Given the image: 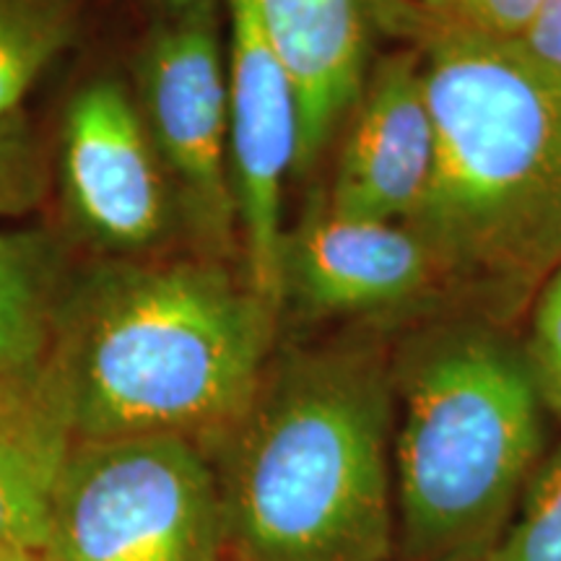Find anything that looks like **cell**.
<instances>
[{"instance_id":"8992f818","label":"cell","mask_w":561,"mask_h":561,"mask_svg":"<svg viewBox=\"0 0 561 561\" xmlns=\"http://www.w3.org/2000/svg\"><path fill=\"white\" fill-rule=\"evenodd\" d=\"M136 102L198 255L240 248L229 146V66L221 9L153 11L136 53Z\"/></svg>"},{"instance_id":"ba28073f","label":"cell","mask_w":561,"mask_h":561,"mask_svg":"<svg viewBox=\"0 0 561 561\" xmlns=\"http://www.w3.org/2000/svg\"><path fill=\"white\" fill-rule=\"evenodd\" d=\"M229 146L244 276L284 312V182L299 149V107L291 79L273 50L255 0H227Z\"/></svg>"},{"instance_id":"7a4b0ae2","label":"cell","mask_w":561,"mask_h":561,"mask_svg":"<svg viewBox=\"0 0 561 561\" xmlns=\"http://www.w3.org/2000/svg\"><path fill=\"white\" fill-rule=\"evenodd\" d=\"M437 159L409 227L439 273L525 286L561 268V73L520 39L413 16Z\"/></svg>"},{"instance_id":"e0dca14e","label":"cell","mask_w":561,"mask_h":561,"mask_svg":"<svg viewBox=\"0 0 561 561\" xmlns=\"http://www.w3.org/2000/svg\"><path fill=\"white\" fill-rule=\"evenodd\" d=\"M528 362L543 405L561 419V268L551 276L536 307Z\"/></svg>"},{"instance_id":"2e32d148","label":"cell","mask_w":561,"mask_h":561,"mask_svg":"<svg viewBox=\"0 0 561 561\" xmlns=\"http://www.w3.org/2000/svg\"><path fill=\"white\" fill-rule=\"evenodd\" d=\"M491 561H561V447L525 491L520 515Z\"/></svg>"},{"instance_id":"30bf717a","label":"cell","mask_w":561,"mask_h":561,"mask_svg":"<svg viewBox=\"0 0 561 561\" xmlns=\"http://www.w3.org/2000/svg\"><path fill=\"white\" fill-rule=\"evenodd\" d=\"M437 276L430 248L409 224L348 219L325 203L286 229L280 248L284 307L310 318L390 310Z\"/></svg>"},{"instance_id":"d6986e66","label":"cell","mask_w":561,"mask_h":561,"mask_svg":"<svg viewBox=\"0 0 561 561\" xmlns=\"http://www.w3.org/2000/svg\"><path fill=\"white\" fill-rule=\"evenodd\" d=\"M520 42L533 58L561 73V0H546L541 13L528 26Z\"/></svg>"},{"instance_id":"9c48e42d","label":"cell","mask_w":561,"mask_h":561,"mask_svg":"<svg viewBox=\"0 0 561 561\" xmlns=\"http://www.w3.org/2000/svg\"><path fill=\"white\" fill-rule=\"evenodd\" d=\"M434 159L421 53L382 58L351 112L325 206L348 219L411 224L430 193Z\"/></svg>"},{"instance_id":"4fadbf2b","label":"cell","mask_w":561,"mask_h":561,"mask_svg":"<svg viewBox=\"0 0 561 561\" xmlns=\"http://www.w3.org/2000/svg\"><path fill=\"white\" fill-rule=\"evenodd\" d=\"M68 289L66 250L53 231H0V382L50 362Z\"/></svg>"},{"instance_id":"9a60e30c","label":"cell","mask_w":561,"mask_h":561,"mask_svg":"<svg viewBox=\"0 0 561 561\" xmlns=\"http://www.w3.org/2000/svg\"><path fill=\"white\" fill-rule=\"evenodd\" d=\"M55 164L24 110L0 117V219H24L50 195Z\"/></svg>"},{"instance_id":"cb8c5ba5","label":"cell","mask_w":561,"mask_h":561,"mask_svg":"<svg viewBox=\"0 0 561 561\" xmlns=\"http://www.w3.org/2000/svg\"><path fill=\"white\" fill-rule=\"evenodd\" d=\"M19 561H55V559L47 551H32L26 553V557H21Z\"/></svg>"},{"instance_id":"ac0fdd59","label":"cell","mask_w":561,"mask_h":561,"mask_svg":"<svg viewBox=\"0 0 561 561\" xmlns=\"http://www.w3.org/2000/svg\"><path fill=\"white\" fill-rule=\"evenodd\" d=\"M546 0H458L453 16L476 32L502 39H520Z\"/></svg>"},{"instance_id":"ffe728a7","label":"cell","mask_w":561,"mask_h":561,"mask_svg":"<svg viewBox=\"0 0 561 561\" xmlns=\"http://www.w3.org/2000/svg\"><path fill=\"white\" fill-rule=\"evenodd\" d=\"M153 11L164 13H191V11H208L221 9V0H151Z\"/></svg>"},{"instance_id":"7c38bea8","label":"cell","mask_w":561,"mask_h":561,"mask_svg":"<svg viewBox=\"0 0 561 561\" xmlns=\"http://www.w3.org/2000/svg\"><path fill=\"white\" fill-rule=\"evenodd\" d=\"M73 442L45 364L0 403V546L47 551L55 491Z\"/></svg>"},{"instance_id":"6da1fadb","label":"cell","mask_w":561,"mask_h":561,"mask_svg":"<svg viewBox=\"0 0 561 561\" xmlns=\"http://www.w3.org/2000/svg\"><path fill=\"white\" fill-rule=\"evenodd\" d=\"M280 312L214 257H117L70 280L47 367L76 442L240 424L261 390Z\"/></svg>"},{"instance_id":"5b68a950","label":"cell","mask_w":561,"mask_h":561,"mask_svg":"<svg viewBox=\"0 0 561 561\" xmlns=\"http://www.w3.org/2000/svg\"><path fill=\"white\" fill-rule=\"evenodd\" d=\"M221 479L170 434L73 442L55 491V561H219Z\"/></svg>"},{"instance_id":"8fae6325","label":"cell","mask_w":561,"mask_h":561,"mask_svg":"<svg viewBox=\"0 0 561 561\" xmlns=\"http://www.w3.org/2000/svg\"><path fill=\"white\" fill-rule=\"evenodd\" d=\"M255 9L297 94L294 174L301 178L362 100L371 24L385 0H255Z\"/></svg>"},{"instance_id":"277c9868","label":"cell","mask_w":561,"mask_h":561,"mask_svg":"<svg viewBox=\"0 0 561 561\" xmlns=\"http://www.w3.org/2000/svg\"><path fill=\"white\" fill-rule=\"evenodd\" d=\"M398 398L392 473L405 553L486 561L543 445L528 354L483 328H439L405 348Z\"/></svg>"},{"instance_id":"d4e9b609","label":"cell","mask_w":561,"mask_h":561,"mask_svg":"<svg viewBox=\"0 0 561 561\" xmlns=\"http://www.w3.org/2000/svg\"><path fill=\"white\" fill-rule=\"evenodd\" d=\"M486 561H491V557H489V559H486Z\"/></svg>"},{"instance_id":"7402d4cb","label":"cell","mask_w":561,"mask_h":561,"mask_svg":"<svg viewBox=\"0 0 561 561\" xmlns=\"http://www.w3.org/2000/svg\"><path fill=\"white\" fill-rule=\"evenodd\" d=\"M26 553H32V551L13 549V546H0V561H19L21 557H26Z\"/></svg>"},{"instance_id":"52a82bcc","label":"cell","mask_w":561,"mask_h":561,"mask_svg":"<svg viewBox=\"0 0 561 561\" xmlns=\"http://www.w3.org/2000/svg\"><path fill=\"white\" fill-rule=\"evenodd\" d=\"M58 182L70 229L110 255H144L178 221L172 185L136 94L115 76L87 81L68 100Z\"/></svg>"},{"instance_id":"3957f363","label":"cell","mask_w":561,"mask_h":561,"mask_svg":"<svg viewBox=\"0 0 561 561\" xmlns=\"http://www.w3.org/2000/svg\"><path fill=\"white\" fill-rule=\"evenodd\" d=\"M392 388L364 351L294 354L227 434L224 523L242 561H388Z\"/></svg>"},{"instance_id":"5bb4252c","label":"cell","mask_w":561,"mask_h":561,"mask_svg":"<svg viewBox=\"0 0 561 561\" xmlns=\"http://www.w3.org/2000/svg\"><path fill=\"white\" fill-rule=\"evenodd\" d=\"M96 0H0V117L81 37Z\"/></svg>"},{"instance_id":"603a6c76","label":"cell","mask_w":561,"mask_h":561,"mask_svg":"<svg viewBox=\"0 0 561 561\" xmlns=\"http://www.w3.org/2000/svg\"><path fill=\"white\" fill-rule=\"evenodd\" d=\"M30 377V375H26ZM26 377H19V380H5V382H0V403L5 401V398H9V392L16 388V385L21 382V380H26Z\"/></svg>"},{"instance_id":"44dd1931","label":"cell","mask_w":561,"mask_h":561,"mask_svg":"<svg viewBox=\"0 0 561 561\" xmlns=\"http://www.w3.org/2000/svg\"><path fill=\"white\" fill-rule=\"evenodd\" d=\"M455 3L458 0H416L419 9L432 13V16H453Z\"/></svg>"}]
</instances>
